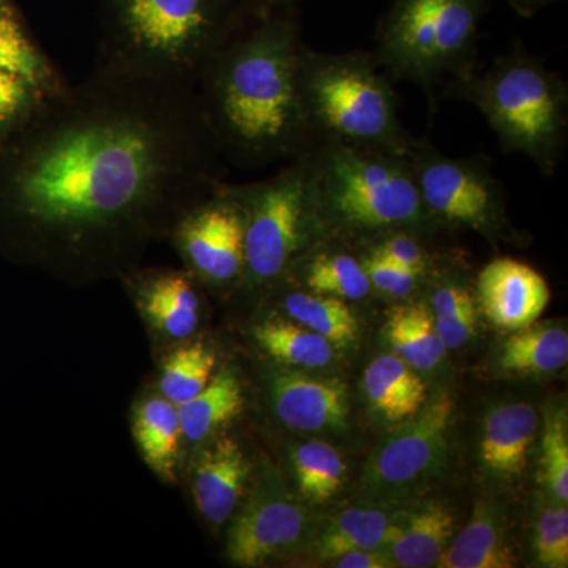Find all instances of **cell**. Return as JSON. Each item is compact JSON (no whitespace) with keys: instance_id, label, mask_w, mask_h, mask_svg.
<instances>
[{"instance_id":"8d00e7d4","label":"cell","mask_w":568,"mask_h":568,"mask_svg":"<svg viewBox=\"0 0 568 568\" xmlns=\"http://www.w3.org/2000/svg\"><path fill=\"white\" fill-rule=\"evenodd\" d=\"M41 95L28 82L0 73V130L20 121Z\"/></svg>"},{"instance_id":"484cf974","label":"cell","mask_w":568,"mask_h":568,"mask_svg":"<svg viewBox=\"0 0 568 568\" xmlns=\"http://www.w3.org/2000/svg\"><path fill=\"white\" fill-rule=\"evenodd\" d=\"M425 280L432 282L428 306L437 334L447 351L459 349L476 335L477 305L474 293L465 280L436 267L435 260Z\"/></svg>"},{"instance_id":"4fadbf2b","label":"cell","mask_w":568,"mask_h":568,"mask_svg":"<svg viewBox=\"0 0 568 568\" xmlns=\"http://www.w3.org/2000/svg\"><path fill=\"white\" fill-rule=\"evenodd\" d=\"M268 386L275 416L286 428L304 433L349 428V392L343 381L280 369Z\"/></svg>"},{"instance_id":"f546056e","label":"cell","mask_w":568,"mask_h":568,"mask_svg":"<svg viewBox=\"0 0 568 568\" xmlns=\"http://www.w3.org/2000/svg\"><path fill=\"white\" fill-rule=\"evenodd\" d=\"M282 305L290 320L324 336L334 347L353 346L358 339L357 317L342 298L295 287L284 293Z\"/></svg>"},{"instance_id":"9a60e30c","label":"cell","mask_w":568,"mask_h":568,"mask_svg":"<svg viewBox=\"0 0 568 568\" xmlns=\"http://www.w3.org/2000/svg\"><path fill=\"white\" fill-rule=\"evenodd\" d=\"M205 443L192 466L193 499L205 521L222 526L241 503L252 466L234 437H211Z\"/></svg>"},{"instance_id":"ba28073f","label":"cell","mask_w":568,"mask_h":568,"mask_svg":"<svg viewBox=\"0 0 568 568\" xmlns=\"http://www.w3.org/2000/svg\"><path fill=\"white\" fill-rule=\"evenodd\" d=\"M226 189L245 212L246 290L275 286L302 253L325 237L304 155L284 163L272 178L226 182Z\"/></svg>"},{"instance_id":"60d3db41","label":"cell","mask_w":568,"mask_h":568,"mask_svg":"<svg viewBox=\"0 0 568 568\" xmlns=\"http://www.w3.org/2000/svg\"><path fill=\"white\" fill-rule=\"evenodd\" d=\"M13 9L9 3V0H0V13H11Z\"/></svg>"},{"instance_id":"4316f807","label":"cell","mask_w":568,"mask_h":568,"mask_svg":"<svg viewBox=\"0 0 568 568\" xmlns=\"http://www.w3.org/2000/svg\"><path fill=\"white\" fill-rule=\"evenodd\" d=\"M394 508L364 503L343 510L317 537L315 552L321 562H334L357 549H383Z\"/></svg>"},{"instance_id":"d6a6232c","label":"cell","mask_w":568,"mask_h":568,"mask_svg":"<svg viewBox=\"0 0 568 568\" xmlns=\"http://www.w3.org/2000/svg\"><path fill=\"white\" fill-rule=\"evenodd\" d=\"M540 481L555 503H568L567 407L551 405L541 420Z\"/></svg>"},{"instance_id":"d590c367","label":"cell","mask_w":568,"mask_h":568,"mask_svg":"<svg viewBox=\"0 0 568 568\" xmlns=\"http://www.w3.org/2000/svg\"><path fill=\"white\" fill-rule=\"evenodd\" d=\"M369 286L375 293L392 301H405L417 293L418 287L425 283V276L416 272L399 267L390 261L377 257L375 254L358 252Z\"/></svg>"},{"instance_id":"ac0fdd59","label":"cell","mask_w":568,"mask_h":568,"mask_svg":"<svg viewBox=\"0 0 568 568\" xmlns=\"http://www.w3.org/2000/svg\"><path fill=\"white\" fill-rule=\"evenodd\" d=\"M454 532V514L444 504L426 500L394 511L383 549L395 567H437Z\"/></svg>"},{"instance_id":"7a4b0ae2","label":"cell","mask_w":568,"mask_h":568,"mask_svg":"<svg viewBox=\"0 0 568 568\" xmlns=\"http://www.w3.org/2000/svg\"><path fill=\"white\" fill-rule=\"evenodd\" d=\"M302 43L301 9L246 18L205 67L196 92L227 164L254 170L315 148L295 80Z\"/></svg>"},{"instance_id":"cb8c5ba5","label":"cell","mask_w":568,"mask_h":568,"mask_svg":"<svg viewBox=\"0 0 568 568\" xmlns=\"http://www.w3.org/2000/svg\"><path fill=\"white\" fill-rule=\"evenodd\" d=\"M383 334L392 354L416 372H433L446 357V346L437 334L432 312L424 301L392 308Z\"/></svg>"},{"instance_id":"9c48e42d","label":"cell","mask_w":568,"mask_h":568,"mask_svg":"<svg viewBox=\"0 0 568 568\" xmlns=\"http://www.w3.org/2000/svg\"><path fill=\"white\" fill-rule=\"evenodd\" d=\"M433 226L467 227L487 239L508 235L503 185L485 153L450 156L426 138H414L406 155Z\"/></svg>"},{"instance_id":"e575fe53","label":"cell","mask_w":568,"mask_h":568,"mask_svg":"<svg viewBox=\"0 0 568 568\" xmlns=\"http://www.w3.org/2000/svg\"><path fill=\"white\" fill-rule=\"evenodd\" d=\"M532 551L538 566L568 567L567 504L555 503L540 511L534 528Z\"/></svg>"},{"instance_id":"83f0119b","label":"cell","mask_w":568,"mask_h":568,"mask_svg":"<svg viewBox=\"0 0 568 568\" xmlns=\"http://www.w3.org/2000/svg\"><path fill=\"white\" fill-rule=\"evenodd\" d=\"M253 336L268 357L287 368L320 369L334 361V346L295 321L271 316L254 325Z\"/></svg>"},{"instance_id":"d4e9b609","label":"cell","mask_w":568,"mask_h":568,"mask_svg":"<svg viewBox=\"0 0 568 568\" xmlns=\"http://www.w3.org/2000/svg\"><path fill=\"white\" fill-rule=\"evenodd\" d=\"M244 392L234 368H224L207 387L189 402L178 405L183 440L205 443L244 409Z\"/></svg>"},{"instance_id":"5b68a950","label":"cell","mask_w":568,"mask_h":568,"mask_svg":"<svg viewBox=\"0 0 568 568\" xmlns=\"http://www.w3.org/2000/svg\"><path fill=\"white\" fill-rule=\"evenodd\" d=\"M298 99L316 144L406 155L413 134L399 119L398 97L373 52L317 51L302 43L295 67Z\"/></svg>"},{"instance_id":"f1b7e54d","label":"cell","mask_w":568,"mask_h":568,"mask_svg":"<svg viewBox=\"0 0 568 568\" xmlns=\"http://www.w3.org/2000/svg\"><path fill=\"white\" fill-rule=\"evenodd\" d=\"M0 73L28 82L43 95L58 91L67 82L13 11L0 13Z\"/></svg>"},{"instance_id":"4dcf8cb0","label":"cell","mask_w":568,"mask_h":568,"mask_svg":"<svg viewBox=\"0 0 568 568\" xmlns=\"http://www.w3.org/2000/svg\"><path fill=\"white\" fill-rule=\"evenodd\" d=\"M290 462L295 485L306 503H328L345 485V459L324 440L297 444L291 448Z\"/></svg>"},{"instance_id":"e0dca14e","label":"cell","mask_w":568,"mask_h":568,"mask_svg":"<svg viewBox=\"0 0 568 568\" xmlns=\"http://www.w3.org/2000/svg\"><path fill=\"white\" fill-rule=\"evenodd\" d=\"M540 418L529 403H506L485 416L480 437V466L499 484L518 480L528 467Z\"/></svg>"},{"instance_id":"ab89813d","label":"cell","mask_w":568,"mask_h":568,"mask_svg":"<svg viewBox=\"0 0 568 568\" xmlns=\"http://www.w3.org/2000/svg\"><path fill=\"white\" fill-rule=\"evenodd\" d=\"M506 2L519 17L532 18L559 0H506Z\"/></svg>"},{"instance_id":"8992f818","label":"cell","mask_w":568,"mask_h":568,"mask_svg":"<svg viewBox=\"0 0 568 568\" xmlns=\"http://www.w3.org/2000/svg\"><path fill=\"white\" fill-rule=\"evenodd\" d=\"M443 97L473 104L504 152L523 153L545 178L555 175L568 140L567 81L521 44L481 73L447 82Z\"/></svg>"},{"instance_id":"7c38bea8","label":"cell","mask_w":568,"mask_h":568,"mask_svg":"<svg viewBox=\"0 0 568 568\" xmlns=\"http://www.w3.org/2000/svg\"><path fill=\"white\" fill-rule=\"evenodd\" d=\"M312 517L275 473L254 485L227 532L226 556L241 567H260L290 555L312 532Z\"/></svg>"},{"instance_id":"603a6c76","label":"cell","mask_w":568,"mask_h":568,"mask_svg":"<svg viewBox=\"0 0 568 568\" xmlns=\"http://www.w3.org/2000/svg\"><path fill=\"white\" fill-rule=\"evenodd\" d=\"M567 362V332L558 325L537 323L511 331L496 357L499 372L511 376L552 375Z\"/></svg>"},{"instance_id":"836d02e7","label":"cell","mask_w":568,"mask_h":568,"mask_svg":"<svg viewBox=\"0 0 568 568\" xmlns=\"http://www.w3.org/2000/svg\"><path fill=\"white\" fill-rule=\"evenodd\" d=\"M422 237L424 234L417 231L396 227L357 241V244H361L358 252L375 254L399 267L425 276L435 257L426 250Z\"/></svg>"},{"instance_id":"277c9868","label":"cell","mask_w":568,"mask_h":568,"mask_svg":"<svg viewBox=\"0 0 568 568\" xmlns=\"http://www.w3.org/2000/svg\"><path fill=\"white\" fill-rule=\"evenodd\" d=\"M304 155L325 237L362 241L383 231L428 234L426 215L406 155L321 141Z\"/></svg>"},{"instance_id":"7402d4cb","label":"cell","mask_w":568,"mask_h":568,"mask_svg":"<svg viewBox=\"0 0 568 568\" xmlns=\"http://www.w3.org/2000/svg\"><path fill=\"white\" fill-rule=\"evenodd\" d=\"M132 429L145 465L164 481L175 480L183 433L178 406L152 396L134 407Z\"/></svg>"},{"instance_id":"1f68e13d","label":"cell","mask_w":568,"mask_h":568,"mask_svg":"<svg viewBox=\"0 0 568 568\" xmlns=\"http://www.w3.org/2000/svg\"><path fill=\"white\" fill-rule=\"evenodd\" d=\"M216 355L201 342L182 345L164 357L160 392L175 406L189 402L215 376Z\"/></svg>"},{"instance_id":"f35d334b","label":"cell","mask_w":568,"mask_h":568,"mask_svg":"<svg viewBox=\"0 0 568 568\" xmlns=\"http://www.w3.org/2000/svg\"><path fill=\"white\" fill-rule=\"evenodd\" d=\"M237 2L245 17L254 20L278 10L301 9L304 0H237Z\"/></svg>"},{"instance_id":"8fae6325","label":"cell","mask_w":568,"mask_h":568,"mask_svg":"<svg viewBox=\"0 0 568 568\" xmlns=\"http://www.w3.org/2000/svg\"><path fill=\"white\" fill-rule=\"evenodd\" d=\"M226 182L194 204L170 234L186 271L213 290L237 286L244 278L245 212Z\"/></svg>"},{"instance_id":"3957f363","label":"cell","mask_w":568,"mask_h":568,"mask_svg":"<svg viewBox=\"0 0 568 568\" xmlns=\"http://www.w3.org/2000/svg\"><path fill=\"white\" fill-rule=\"evenodd\" d=\"M99 6L95 62L193 88L246 21L237 0H99Z\"/></svg>"},{"instance_id":"5bb4252c","label":"cell","mask_w":568,"mask_h":568,"mask_svg":"<svg viewBox=\"0 0 568 568\" xmlns=\"http://www.w3.org/2000/svg\"><path fill=\"white\" fill-rule=\"evenodd\" d=\"M476 297L489 323L511 332L537 323L551 301V291L532 265L496 257L478 272Z\"/></svg>"},{"instance_id":"30bf717a","label":"cell","mask_w":568,"mask_h":568,"mask_svg":"<svg viewBox=\"0 0 568 568\" xmlns=\"http://www.w3.org/2000/svg\"><path fill=\"white\" fill-rule=\"evenodd\" d=\"M454 410V398L440 392L381 443L362 476L364 503L398 506L443 474Z\"/></svg>"},{"instance_id":"6da1fadb","label":"cell","mask_w":568,"mask_h":568,"mask_svg":"<svg viewBox=\"0 0 568 568\" xmlns=\"http://www.w3.org/2000/svg\"><path fill=\"white\" fill-rule=\"evenodd\" d=\"M226 175L196 88L95 62L0 130V223L40 263L111 271Z\"/></svg>"},{"instance_id":"44dd1931","label":"cell","mask_w":568,"mask_h":568,"mask_svg":"<svg viewBox=\"0 0 568 568\" xmlns=\"http://www.w3.org/2000/svg\"><path fill=\"white\" fill-rule=\"evenodd\" d=\"M364 390L369 407L392 424L416 416L428 402L424 379L392 353L377 355L366 366Z\"/></svg>"},{"instance_id":"2e32d148","label":"cell","mask_w":568,"mask_h":568,"mask_svg":"<svg viewBox=\"0 0 568 568\" xmlns=\"http://www.w3.org/2000/svg\"><path fill=\"white\" fill-rule=\"evenodd\" d=\"M192 272L166 268L132 278L134 301L141 315L160 335L185 339L200 327L201 295Z\"/></svg>"},{"instance_id":"52a82bcc","label":"cell","mask_w":568,"mask_h":568,"mask_svg":"<svg viewBox=\"0 0 568 568\" xmlns=\"http://www.w3.org/2000/svg\"><path fill=\"white\" fill-rule=\"evenodd\" d=\"M491 0H392L373 52L388 78L416 84L436 110L439 88L477 70L480 26ZM448 81V82H450Z\"/></svg>"},{"instance_id":"74e56055","label":"cell","mask_w":568,"mask_h":568,"mask_svg":"<svg viewBox=\"0 0 568 568\" xmlns=\"http://www.w3.org/2000/svg\"><path fill=\"white\" fill-rule=\"evenodd\" d=\"M338 568H390L395 567L384 549H357L334 560Z\"/></svg>"},{"instance_id":"ffe728a7","label":"cell","mask_w":568,"mask_h":568,"mask_svg":"<svg viewBox=\"0 0 568 568\" xmlns=\"http://www.w3.org/2000/svg\"><path fill=\"white\" fill-rule=\"evenodd\" d=\"M517 556L507 538L506 519L489 503L477 504L473 519L452 538L440 556V568H511Z\"/></svg>"},{"instance_id":"d6986e66","label":"cell","mask_w":568,"mask_h":568,"mask_svg":"<svg viewBox=\"0 0 568 568\" xmlns=\"http://www.w3.org/2000/svg\"><path fill=\"white\" fill-rule=\"evenodd\" d=\"M290 275L306 291L346 302L365 301L373 293L361 254L336 245L331 235L302 253L287 271Z\"/></svg>"}]
</instances>
